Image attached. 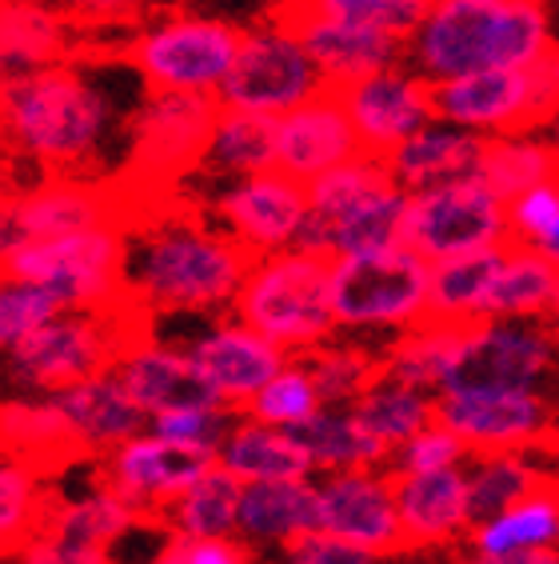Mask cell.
<instances>
[{"label": "cell", "mask_w": 559, "mask_h": 564, "mask_svg": "<svg viewBox=\"0 0 559 564\" xmlns=\"http://www.w3.org/2000/svg\"><path fill=\"white\" fill-rule=\"evenodd\" d=\"M144 252L129 289L152 313H212L237 301L248 269L260 261L232 232L208 228L193 213L173 205L144 228Z\"/></svg>", "instance_id": "obj_1"}, {"label": "cell", "mask_w": 559, "mask_h": 564, "mask_svg": "<svg viewBox=\"0 0 559 564\" xmlns=\"http://www.w3.org/2000/svg\"><path fill=\"white\" fill-rule=\"evenodd\" d=\"M108 97L68 61L0 80V144L24 152L53 176H73L97 156Z\"/></svg>", "instance_id": "obj_2"}, {"label": "cell", "mask_w": 559, "mask_h": 564, "mask_svg": "<svg viewBox=\"0 0 559 564\" xmlns=\"http://www.w3.org/2000/svg\"><path fill=\"white\" fill-rule=\"evenodd\" d=\"M216 112V93H149L136 109L129 129V164L117 176L132 213L129 232L168 213L176 205V185L205 169Z\"/></svg>", "instance_id": "obj_3"}, {"label": "cell", "mask_w": 559, "mask_h": 564, "mask_svg": "<svg viewBox=\"0 0 559 564\" xmlns=\"http://www.w3.org/2000/svg\"><path fill=\"white\" fill-rule=\"evenodd\" d=\"M336 257H316L300 249H280L248 269L232 308L240 325L268 337L284 357L320 345L336 333L328 304V272Z\"/></svg>", "instance_id": "obj_4"}, {"label": "cell", "mask_w": 559, "mask_h": 564, "mask_svg": "<svg viewBox=\"0 0 559 564\" xmlns=\"http://www.w3.org/2000/svg\"><path fill=\"white\" fill-rule=\"evenodd\" d=\"M129 232L112 225L29 240L0 261V281L41 284L61 308H97L124 293L129 276Z\"/></svg>", "instance_id": "obj_5"}, {"label": "cell", "mask_w": 559, "mask_h": 564, "mask_svg": "<svg viewBox=\"0 0 559 564\" xmlns=\"http://www.w3.org/2000/svg\"><path fill=\"white\" fill-rule=\"evenodd\" d=\"M431 112L484 137L544 132L556 117V48L531 68H472L431 80Z\"/></svg>", "instance_id": "obj_6"}, {"label": "cell", "mask_w": 559, "mask_h": 564, "mask_svg": "<svg viewBox=\"0 0 559 564\" xmlns=\"http://www.w3.org/2000/svg\"><path fill=\"white\" fill-rule=\"evenodd\" d=\"M424 296H428V261L404 245L348 252L336 257L328 272L332 321L348 328H404L424 313Z\"/></svg>", "instance_id": "obj_7"}, {"label": "cell", "mask_w": 559, "mask_h": 564, "mask_svg": "<svg viewBox=\"0 0 559 564\" xmlns=\"http://www.w3.org/2000/svg\"><path fill=\"white\" fill-rule=\"evenodd\" d=\"M237 41V24L168 12L156 24L140 29L124 56L144 76L149 93H216L232 65Z\"/></svg>", "instance_id": "obj_8"}, {"label": "cell", "mask_w": 559, "mask_h": 564, "mask_svg": "<svg viewBox=\"0 0 559 564\" xmlns=\"http://www.w3.org/2000/svg\"><path fill=\"white\" fill-rule=\"evenodd\" d=\"M320 88L324 80L308 61V53L300 48V41L292 36V29L268 17L256 29H240L232 65H228L224 80L216 85V100L224 109L280 117V112L296 109L300 100H308Z\"/></svg>", "instance_id": "obj_9"}, {"label": "cell", "mask_w": 559, "mask_h": 564, "mask_svg": "<svg viewBox=\"0 0 559 564\" xmlns=\"http://www.w3.org/2000/svg\"><path fill=\"white\" fill-rule=\"evenodd\" d=\"M399 245L419 252L428 264L443 261V257H460V252L507 245L504 200L480 185L475 176L408 193Z\"/></svg>", "instance_id": "obj_10"}, {"label": "cell", "mask_w": 559, "mask_h": 564, "mask_svg": "<svg viewBox=\"0 0 559 564\" xmlns=\"http://www.w3.org/2000/svg\"><path fill=\"white\" fill-rule=\"evenodd\" d=\"M431 424L460 436L463 453L507 456L556 441V421L539 392H443L431 401Z\"/></svg>", "instance_id": "obj_11"}, {"label": "cell", "mask_w": 559, "mask_h": 564, "mask_svg": "<svg viewBox=\"0 0 559 564\" xmlns=\"http://www.w3.org/2000/svg\"><path fill=\"white\" fill-rule=\"evenodd\" d=\"M551 365V333L480 321L463 333L440 377L443 392H527Z\"/></svg>", "instance_id": "obj_12"}, {"label": "cell", "mask_w": 559, "mask_h": 564, "mask_svg": "<svg viewBox=\"0 0 559 564\" xmlns=\"http://www.w3.org/2000/svg\"><path fill=\"white\" fill-rule=\"evenodd\" d=\"M504 0H428L424 17L404 36V61L424 80L492 68V44Z\"/></svg>", "instance_id": "obj_13"}, {"label": "cell", "mask_w": 559, "mask_h": 564, "mask_svg": "<svg viewBox=\"0 0 559 564\" xmlns=\"http://www.w3.org/2000/svg\"><path fill=\"white\" fill-rule=\"evenodd\" d=\"M332 93L344 109L348 124H352L360 152H372V156H387L404 137L436 120L431 80H424L408 61L368 73L352 85L332 88Z\"/></svg>", "instance_id": "obj_14"}, {"label": "cell", "mask_w": 559, "mask_h": 564, "mask_svg": "<svg viewBox=\"0 0 559 564\" xmlns=\"http://www.w3.org/2000/svg\"><path fill=\"white\" fill-rule=\"evenodd\" d=\"M304 213H308L304 185L276 169L240 176L237 185L216 196V217L224 220V232H232L256 257L288 249Z\"/></svg>", "instance_id": "obj_15"}, {"label": "cell", "mask_w": 559, "mask_h": 564, "mask_svg": "<svg viewBox=\"0 0 559 564\" xmlns=\"http://www.w3.org/2000/svg\"><path fill=\"white\" fill-rule=\"evenodd\" d=\"M276 24L292 29L300 41L308 61L320 73L324 88H344L368 73H380L387 65L404 61V36L364 29V24L332 21V17H313V12H296V17H280Z\"/></svg>", "instance_id": "obj_16"}, {"label": "cell", "mask_w": 559, "mask_h": 564, "mask_svg": "<svg viewBox=\"0 0 559 564\" xmlns=\"http://www.w3.org/2000/svg\"><path fill=\"white\" fill-rule=\"evenodd\" d=\"M324 529L355 544L372 556H399L416 553L408 529L399 521L396 500L387 485L372 473H340V477L320 492Z\"/></svg>", "instance_id": "obj_17"}, {"label": "cell", "mask_w": 559, "mask_h": 564, "mask_svg": "<svg viewBox=\"0 0 559 564\" xmlns=\"http://www.w3.org/2000/svg\"><path fill=\"white\" fill-rule=\"evenodd\" d=\"M355 152L360 144H355L352 124H348L332 88H320L296 109L276 117V164L272 169L300 185H308L324 169L348 161Z\"/></svg>", "instance_id": "obj_18"}, {"label": "cell", "mask_w": 559, "mask_h": 564, "mask_svg": "<svg viewBox=\"0 0 559 564\" xmlns=\"http://www.w3.org/2000/svg\"><path fill=\"white\" fill-rule=\"evenodd\" d=\"M97 456V448L76 433L56 404H0V460L4 465L48 480Z\"/></svg>", "instance_id": "obj_19"}, {"label": "cell", "mask_w": 559, "mask_h": 564, "mask_svg": "<svg viewBox=\"0 0 559 564\" xmlns=\"http://www.w3.org/2000/svg\"><path fill=\"white\" fill-rule=\"evenodd\" d=\"M188 360L212 380L232 416H244L248 397L288 365V357L268 337L252 333L248 325H220L205 340H196Z\"/></svg>", "instance_id": "obj_20"}, {"label": "cell", "mask_w": 559, "mask_h": 564, "mask_svg": "<svg viewBox=\"0 0 559 564\" xmlns=\"http://www.w3.org/2000/svg\"><path fill=\"white\" fill-rule=\"evenodd\" d=\"M484 132L460 129L448 120H428L424 129H416L412 137L387 152V176L392 185H399L404 193H419V188H436L448 181H463L475 173V161L484 152Z\"/></svg>", "instance_id": "obj_21"}, {"label": "cell", "mask_w": 559, "mask_h": 564, "mask_svg": "<svg viewBox=\"0 0 559 564\" xmlns=\"http://www.w3.org/2000/svg\"><path fill=\"white\" fill-rule=\"evenodd\" d=\"M120 384L144 413H168V409H224V397L216 384L196 369L193 360L168 348H156V340L136 348L132 357L117 365Z\"/></svg>", "instance_id": "obj_22"}, {"label": "cell", "mask_w": 559, "mask_h": 564, "mask_svg": "<svg viewBox=\"0 0 559 564\" xmlns=\"http://www.w3.org/2000/svg\"><path fill=\"white\" fill-rule=\"evenodd\" d=\"M380 477L396 500V512L412 544H440L456 529H463V477L448 468H428V473H399V468H376Z\"/></svg>", "instance_id": "obj_23"}, {"label": "cell", "mask_w": 559, "mask_h": 564, "mask_svg": "<svg viewBox=\"0 0 559 564\" xmlns=\"http://www.w3.org/2000/svg\"><path fill=\"white\" fill-rule=\"evenodd\" d=\"M76 24L56 0H0V73H33L68 61Z\"/></svg>", "instance_id": "obj_24"}, {"label": "cell", "mask_w": 559, "mask_h": 564, "mask_svg": "<svg viewBox=\"0 0 559 564\" xmlns=\"http://www.w3.org/2000/svg\"><path fill=\"white\" fill-rule=\"evenodd\" d=\"M53 404L100 456L112 453L124 441H132V436H140L144 433V421H149V413L132 401L124 384H120V377H112V372L68 384V389L56 392Z\"/></svg>", "instance_id": "obj_25"}, {"label": "cell", "mask_w": 559, "mask_h": 564, "mask_svg": "<svg viewBox=\"0 0 559 564\" xmlns=\"http://www.w3.org/2000/svg\"><path fill=\"white\" fill-rule=\"evenodd\" d=\"M507 245H492V249L460 252V257H443V261L428 264V296H424V313L416 321H431V325H472V321H487L480 316V301H484L487 284L504 264Z\"/></svg>", "instance_id": "obj_26"}, {"label": "cell", "mask_w": 559, "mask_h": 564, "mask_svg": "<svg viewBox=\"0 0 559 564\" xmlns=\"http://www.w3.org/2000/svg\"><path fill=\"white\" fill-rule=\"evenodd\" d=\"M556 261L536 249H527V245H512L507 240L504 264H500V272L487 284L484 301H480V316H487V321H507V316L548 321L556 313Z\"/></svg>", "instance_id": "obj_27"}, {"label": "cell", "mask_w": 559, "mask_h": 564, "mask_svg": "<svg viewBox=\"0 0 559 564\" xmlns=\"http://www.w3.org/2000/svg\"><path fill=\"white\" fill-rule=\"evenodd\" d=\"M68 500L24 468H0V556H21L36 541H53Z\"/></svg>", "instance_id": "obj_28"}, {"label": "cell", "mask_w": 559, "mask_h": 564, "mask_svg": "<svg viewBox=\"0 0 559 564\" xmlns=\"http://www.w3.org/2000/svg\"><path fill=\"white\" fill-rule=\"evenodd\" d=\"M237 524L244 541H284L292 532L324 529L320 492L300 480H256L240 492Z\"/></svg>", "instance_id": "obj_29"}, {"label": "cell", "mask_w": 559, "mask_h": 564, "mask_svg": "<svg viewBox=\"0 0 559 564\" xmlns=\"http://www.w3.org/2000/svg\"><path fill=\"white\" fill-rule=\"evenodd\" d=\"M472 176L484 188H492L500 200H512L524 188L556 181V144L548 137H539V132H500V137H487Z\"/></svg>", "instance_id": "obj_30"}, {"label": "cell", "mask_w": 559, "mask_h": 564, "mask_svg": "<svg viewBox=\"0 0 559 564\" xmlns=\"http://www.w3.org/2000/svg\"><path fill=\"white\" fill-rule=\"evenodd\" d=\"M205 164L208 169H220V173H237V176L272 169V164H276V117L224 109V105H220L212 137H208Z\"/></svg>", "instance_id": "obj_31"}, {"label": "cell", "mask_w": 559, "mask_h": 564, "mask_svg": "<svg viewBox=\"0 0 559 564\" xmlns=\"http://www.w3.org/2000/svg\"><path fill=\"white\" fill-rule=\"evenodd\" d=\"M288 436L304 453L313 456V465H332V468H355V473H368V468H380L392 456L396 445H384L372 433H364L352 416H320L308 413L300 421H292Z\"/></svg>", "instance_id": "obj_32"}, {"label": "cell", "mask_w": 559, "mask_h": 564, "mask_svg": "<svg viewBox=\"0 0 559 564\" xmlns=\"http://www.w3.org/2000/svg\"><path fill=\"white\" fill-rule=\"evenodd\" d=\"M472 325H480V321H472ZM472 325H431V321L404 325V337L384 352V380L408 384V389H436L456 345Z\"/></svg>", "instance_id": "obj_33"}, {"label": "cell", "mask_w": 559, "mask_h": 564, "mask_svg": "<svg viewBox=\"0 0 559 564\" xmlns=\"http://www.w3.org/2000/svg\"><path fill=\"white\" fill-rule=\"evenodd\" d=\"M292 365H300L313 380L320 401H355L368 389L384 384V352H368L360 345H313L296 352Z\"/></svg>", "instance_id": "obj_34"}, {"label": "cell", "mask_w": 559, "mask_h": 564, "mask_svg": "<svg viewBox=\"0 0 559 564\" xmlns=\"http://www.w3.org/2000/svg\"><path fill=\"white\" fill-rule=\"evenodd\" d=\"M544 492H556V477L551 473L495 456L492 465L463 489V529L475 532L480 524H487L492 517L512 509V505H524V500L544 497Z\"/></svg>", "instance_id": "obj_35"}, {"label": "cell", "mask_w": 559, "mask_h": 564, "mask_svg": "<svg viewBox=\"0 0 559 564\" xmlns=\"http://www.w3.org/2000/svg\"><path fill=\"white\" fill-rule=\"evenodd\" d=\"M244 492V480L224 465H212L205 477H196L184 492L173 497V521L184 536L205 541V536H224L237 524V505Z\"/></svg>", "instance_id": "obj_36"}, {"label": "cell", "mask_w": 559, "mask_h": 564, "mask_svg": "<svg viewBox=\"0 0 559 564\" xmlns=\"http://www.w3.org/2000/svg\"><path fill=\"white\" fill-rule=\"evenodd\" d=\"M224 468H232L240 480H300L313 473V456L288 433H276L268 424H252V429L228 436Z\"/></svg>", "instance_id": "obj_37"}, {"label": "cell", "mask_w": 559, "mask_h": 564, "mask_svg": "<svg viewBox=\"0 0 559 564\" xmlns=\"http://www.w3.org/2000/svg\"><path fill=\"white\" fill-rule=\"evenodd\" d=\"M404 208H408V193L399 185H387V188H380V193L364 196L360 205L348 208L344 217L332 220L336 257H348V252H376V249L399 245Z\"/></svg>", "instance_id": "obj_38"}, {"label": "cell", "mask_w": 559, "mask_h": 564, "mask_svg": "<svg viewBox=\"0 0 559 564\" xmlns=\"http://www.w3.org/2000/svg\"><path fill=\"white\" fill-rule=\"evenodd\" d=\"M387 185H392V176H387L384 156L355 152L348 161L332 164V169H324L320 176H313V181L304 185V196H308V208H313V213L336 220V217H344L352 205H360L364 196L380 193V188H387Z\"/></svg>", "instance_id": "obj_39"}, {"label": "cell", "mask_w": 559, "mask_h": 564, "mask_svg": "<svg viewBox=\"0 0 559 564\" xmlns=\"http://www.w3.org/2000/svg\"><path fill=\"white\" fill-rule=\"evenodd\" d=\"M352 421L384 445H404L419 429L431 424V401L419 389H408V384H387V389L376 384L364 397H355Z\"/></svg>", "instance_id": "obj_40"}, {"label": "cell", "mask_w": 559, "mask_h": 564, "mask_svg": "<svg viewBox=\"0 0 559 564\" xmlns=\"http://www.w3.org/2000/svg\"><path fill=\"white\" fill-rule=\"evenodd\" d=\"M428 0H276L272 4V21L280 17H296V12H313V17H332V21L364 24L392 36H408L416 21L424 17Z\"/></svg>", "instance_id": "obj_41"}, {"label": "cell", "mask_w": 559, "mask_h": 564, "mask_svg": "<svg viewBox=\"0 0 559 564\" xmlns=\"http://www.w3.org/2000/svg\"><path fill=\"white\" fill-rule=\"evenodd\" d=\"M556 492L531 497L524 505H512L507 512L492 517L487 524L472 532L475 544L484 553H512V549H531V544H548L556 536Z\"/></svg>", "instance_id": "obj_42"}, {"label": "cell", "mask_w": 559, "mask_h": 564, "mask_svg": "<svg viewBox=\"0 0 559 564\" xmlns=\"http://www.w3.org/2000/svg\"><path fill=\"white\" fill-rule=\"evenodd\" d=\"M504 217H507V240L512 245H527V249H536L556 261V245H559L556 181L531 185L519 196H512V200H504Z\"/></svg>", "instance_id": "obj_43"}, {"label": "cell", "mask_w": 559, "mask_h": 564, "mask_svg": "<svg viewBox=\"0 0 559 564\" xmlns=\"http://www.w3.org/2000/svg\"><path fill=\"white\" fill-rule=\"evenodd\" d=\"M132 524L140 529L136 512H132L120 497L97 489V497L80 500V505H65L61 524H56V532H53V541L100 549L105 541H117L120 532H129Z\"/></svg>", "instance_id": "obj_44"}, {"label": "cell", "mask_w": 559, "mask_h": 564, "mask_svg": "<svg viewBox=\"0 0 559 564\" xmlns=\"http://www.w3.org/2000/svg\"><path fill=\"white\" fill-rule=\"evenodd\" d=\"M316 404H320V397H316L308 372L300 365H288L248 397L244 416H256L260 424H292L316 413Z\"/></svg>", "instance_id": "obj_45"}, {"label": "cell", "mask_w": 559, "mask_h": 564, "mask_svg": "<svg viewBox=\"0 0 559 564\" xmlns=\"http://www.w3.org/2000/svg\"><path fill=\"white\" fill-rule=\"evenodd\" d=\"M56 313H61V304L53 301V293H44L41 284L0 281V348H12L24 333H33Z\"/></svg>", "instance_id": "obj_46"}, {"label": "cell", "mask_w": 559, "mask_h": 564, "mask_svg": "<svg viewBox=\"0 0 559 564\" xmlns=\"http://www.w3.org/2000/svg\"><path fill=\"white\" fill-rule=\"evenodd\" d=\"M463 453L460 436H452L448 429H419L416 436L408 441V448H404V456H396V448H392V456H387L380 468H399V473H428V468H448L456 465Z\"/></svg>", "instance_id": "obj_47"}, {"label": "cell", "mask_w": 559, "mask_h": 564, "mask_svg": "<svg viewBox=\"0 0 559 564\" xmlns=\"http://www.w3.org/2000/svg\"><path fill=\"white\" fill-rule=\"evenodd\" d=\"M284 556H288L284 564H376L372 553L340 541V536H332L328 529L284 536Z\"/></svg>", "instance_id": "obj_48"}, {"label": "cell", "mask_w": 559, "mask_h": 564, "mask_svg": "<svg viewBox=\"0 0 559 564\" xmlns=\"http://www.w3.org/2000/svg\"><path fill=\"white\" fill-rule=\"evenodd\" d=\"M224 409H168V413H156V433L168 436V441H196V445H212L220 441L228 424Z\"/></svg>", "instance_id": "obj_49"}, {"label": "cell", "mask_w": 559, "mask_h": 564, "mask_svg": "<svg viewBox=\"0 0 559 564\" xmlns=\"http://www.w3.org/2000/svg\"><path fill=\"white\" fill-rule=\"evenodd\" d=\"M61 12L76 29H105V24H120L136 17L140 0H56Z\"/></svg>", "instance_id": "obj_50"}, {"label": "cell", "mask_w": 559, "mask_h": 564, "mask_svg": "<svg viewBox=\"0 0 559 564\" xmlns=\"http://www.w3.org/2000/svg\"><path fill=\"white\" fill-rule=\"evenodd\" d=\"M24 564H117L108 561L105 549L88 544H65V541H36L29 553H21Z\"/></svg>", "instance_id": "obj_51"}, {"label": "cell", "mask_w": 559, "mask_h": 564, "mask_svg": "<svg viewBox=\"0 0 559 564\" xmlns=\"http://www.w3.org/2000/svg\"><path fill=\"white\" fill-rule=\"evenodd\" d=\"M184 564H252L248 544H232L224 536H205V541H188Z\"/></svg>", "instance_id": "obj_52"}, {"label": "cell", "mask_w": 559, "mask_h": 564, "mask_svg": "<svg viewBox=\"0 0 559 564\" xmlns=\"http://www.w3.org/2000/svg\"><path fill=\"white\" fill-rule=\"evenodd\" d=\"M460 564H559L556 549L548 544H531V549H512V553H484L480 561H460Z\"/></svg>", "instance_id": "obj_53"}, {"label": "cell", "mask_w": 559, "mask_h": 564, "mask_svg": "<svg viewBox=\"0 0 559 564\" xmlns=\"http://www.w3.org/2000/svg\"><path fill=\"white\" fill-rule=\"evenodd\" d=\"M188 541H193V536H184V532H173V536H168V549H164L161 561H156V564H184V549H188Z\"/></svg>", "instance_id": "obj_54"}, {"label": "cell", "mask_w": 559, "mask_h": 564, "mask_svg": "<svg viewBox=\"0 0 559 564\" xmlns=\"http://www.w3.org/2000/svg\"><path fill=\"white\" fill-rule=\"evenodd\" d=\"M0 561H4V556H0Z\"/></svg>", "instance_id": "obj_55"}]
</instances>
